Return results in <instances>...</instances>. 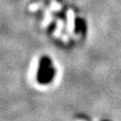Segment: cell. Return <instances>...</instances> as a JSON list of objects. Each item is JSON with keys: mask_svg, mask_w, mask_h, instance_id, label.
<instances>
[{"mask_svg": "<svg viewBox=\"0 0 121 121\" xmlns=\"http://www.w3.org/2000/svg\"><path fill=\"white\" fill-rule=\"evenodd\" d=\"M51 66V62L48 56H43L39 61V68H38V73H37V80L39 83L43 84V80L45 77V74L47 73L48 68Z\"/></svg>", "mask_w": 121, "mask_h": 121, "instance_id": "1", "label": "cell"}, {"mask_svg": "<svg viewBox=\"0 0 121 121\" xmlns=\"http://www.w3.org/2000/svg\"><path fill=\"white\" fill-rule=\"evenodd\" d=\"M54 74H55V70H54V68L52 66H50L48 71H47L46 74H45V77H44L43 80V84H47L50 81H52V79L54 77Z\"/></svg>", "mask_w": 121, "mask_h": 121, "instance_id": "2", "label": "cell"}]
</instances>
